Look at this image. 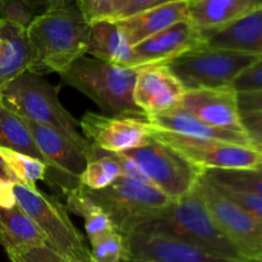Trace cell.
Returning a JSON list of instances; mask_svg holds the SVG:
<instances>
[{
	"mask_svg": "<svg viewBox=\"0 0 262 262\" xmlns=\"http://www.w3.org/2000/svg\"><path fill=\"white\" fill-rule=\"evenodd\" d=\"M13 189L17 204L42 232L49 247L77 262H91L90 248L55 197L37 187L30 188L19 183L13 184Z\"/></svg>",
	"mask_w": 262,
	"mask_h": 262,
	"instance_id": "7",
	"label": "cell"
},
{
	"mask_svg": "<svg viewBox=\"0 0 262 262\" xmlns=\"http://www.w3.org/2000/svg\"><path fill=\"white\" fill-rule=\"evenodd\" d=\"M0 154L4 158L8 168L14 176L17 183L30 188H36L38 181H45L48 176V166L42 161L31 156L14 151L0 148Z\"/></svg>",
	"mask_w": 262,
	"mask_h": 262,
	"instance_id": "29",
	"label": "cell"
},
{
	"mask_svg": "<svg viewBox=\"0 0 262 262\" xmlns=\"http://www.w3.org/2000/svg\"><path fill=\"white\" fill-rule=\"evenodd\" d=\"M13 184L14 183H12V182L0 178V207H3V209H10L17 204Z\"/></svg>",
	"mask_w": 262,
	"mask_h": 262,
	"instance_id": "38",
	"label": "cell"
},
{
	"mask_svg": "<svg viewBox=\"0 0 262 262\" xmlns=\"http://www.w3.org/2000/svg\"><path fill=\"white\" fill-rule=\"evenodd\" d=\"M187 19H189L188 0H179L114 20L133 48L165 28Z\"/></svg>",
	"mask_w": 262,
	"mask_h": 262,
	"instance_id": "17",
	"label": "cell"
},
{
	"mask_svg": "<svg viewBox=\"0 0 262 262\" xmlns=\"http://www.w3.org/2000/svg\"><path fill=\"white\" fill-rule=\"evenodd\" d=\"M124 237V262H241L159 234L130 233Z\"/></svg>",
	"mask_w": 262,
	"mask_h": 262,
	"instance_id": "13",
	"label": "cell"
},
{
	"mask_svg": "<svg viewBox=\"0 0 262 262\" xmlns=\"http://www.w3.org/2000/svg\"><path fill=\"white\" fill-rule=\"evenodd\" d=\"M81 191L101 207L122 235L135 233L156 211L171 202L163 192L145 178H135L123 174L106 188L99 191Z\"/></svg>",
	"mask_w": 262,
	"mask_h": 262,
	"instance_id": "5",
	"label": "cell"
},
{
	"mask_svg": "<svg viewBox=\"0 0 262 262\" xmlns=\"http://www.w3.org/2000/svg\"><path fill=\"white\" fill-rule=\"evenodd\" d=\"M237 92L261 91L262 90V58L256 60L250 68L246 69L233 83Z\"/></svg>",
	"mask_w": 262,
	"mask_h": 262,
	"instance_id": "32",
	"label": "cell"
},
{
	"mask_svg": "<svg viewBox=\"0 0 262 262\" xmlns=\"http://www.w3.org/2000/svg\"><path fill=\"white\" fill-rule=\"evenodd\" d=\"M42 245H46L45 235L19 205L0 207V246L8 256Z\"/></svg>",
	"mask_w": 262,
	"mask_h": 262,
	"instance_id": "23",
	"label": "cell"
},
{
	"mask_svg": "<svg viewBox=\"0 0 262 262\" xmlns=\"http://www.w3.org/2000/svg\"><path fill=\"white\" fill-rule=\"evenodd\" d=\"M217 227L235 246L245 261L253 260L262 253V224L241 205L224 193L205 173L196 184Z\"/></svg>",
	"mask_w": 262,
	"mask_h": 262,
	"instance_id": "9",
	"label": "cell"
},
{
	"mask_svg": "<svg viewBox=\"0 0 262 262\" xmlns=\"http://www.w3.org/2000/svg\"><path fill=\"white\" fill-rule=\"evenodd\" d=\"M107 3H109L110 18L112 19H117L120 15V13L123 12V9L127 7L129 0H107Z\"/></svg>",
	"mask_w": 262,
	"mask_h": 262,
	"instance_id": "39",
	"label": "cell"
},
{
	"mask_svg": "<svg viewBox=\"0 0 262 262\" xmlns=\"http://www.w3.org/2000/svg\"><path fill=\"white\" fill-rule=\"evenodd\" d=\"M74 2L77 3L90 23L100 19H112L107 0H74Z\"/></svg>",
	"mask_w": 262,
	"mask_h": 262,
	"instance_id": "35",
	"label": "cell"
},
{
	"mask_svg": "<svg viewBox=\"0 0 262 262\" xmlns=\"http://www.w3.org/2000/svg\"><path fill=\"white\" fill-rule=\"evenodd\" d=\"M0 178L5 179V181L8 182H12V183H17L14 176H13V173L9 170V168H8L7 163H5L2 154H0Z\"/></svg>",
	"mask_w": 262,
	"mask_h": 262,
	"instance_id": "40",
	"label": "cell"
},
{
	"mask_svg": "<svg viewBox=\"0 0 262 262\" xmlns=\"http://www.w3.org/2000/svg\"><path fill=\"white\" fill-rule=\"evenodd\" d=\"M91 23L74 0L32 18L26 27L32 53L28 72L36 74L66 72L86 55Z\"/></svg>",
	"mask_w": 262,
	"mask_h": 262,
	"instance_id": "1",
	"label": "cell"
},
{
	"mask_svg": "<svg viewBox=\"0 0 262 262\" xmlns=\"http://www.w3.org/2000/svg\"><path fill=\"white\" fill-rule=\"evenodd\" d=\"M173 2H179V0H129L127 7L123 9V12L120 13V15L117 19L129 17V15L136 14V13L143 12V10L151 9V8L155 7H160V5L168 4V3Z\"/></svg>",
	"mask_w": 262,
	"mask_h": 262,
	"instance_id": "36",
	"label": "cell"
},
{
	"mask_svg": "<svg viewBox=\"0 0 262 262\" xmlns=\"http://www.w3.org/2000/svg\"><path fill=\"white\" fill-rule=\"evenodd\" d=\"M0 148L31 156L45 164L26 120L2 104H0Z\"/></svg>",
	"mask_w": 262,
	"mask_h": 262,
	"instance_id": "24",
	"label": "cell"
},
{
	"mask_svg": "<svg viewBox=\"0 0 262 262\" xmlns=\"http://www.w3.org/2000/svg\"><path fill=\"white\" fill-rule=\"evenodd\" d=\"M124 174L122 159L118 154L105 152L91 146L89 161L79 178L82 188L99 191L106 188Z\"/></svg>",
	"mask_w": 262,
	"mask_h": 262,
	"instance_id": "25",
	"label": "cell"
},
{
	"mask_svg": "<svg viewBox=\"0 0 262 262\" xmlns=\"http://www.w3.org/2000/svg\"><path fill=\"white\" fill-rule=\"evenodd\" d=\"M0 53H2V38H0Z\"/></svg>",
	"mask_w": 262,
	"mask_h": 262,
	"instance_id": "42",
	"label": "cell"
},
{
	"mask_svg": "<svg viewBox=\"0 0 262 262\" xmlns=\"http://www.w3.org/2000/svg\"><path fill=\"white\" fill-rule=\"evenodd\" d=\"M262 7V0H188L189 20L201 33L219 30Z\"/></svg>",
	"mask_w": 262,
	"mask_h": 262,
	"instance_id": "20",
	"label": "cell"
},
{
	"mask_svg": "<svg viewBox=\"0 0 262 262\" xmlns=\"http://www.w3.org/2000/svg\"><path fill=\"white\" fill-rule=\"evenodd\" d=\"M86 55L119 67H133V48L127 42L114 19L91 23Z\"/></svg>",
	"mask_w": 262,
	"mask_h": 262,
	"instance_id": "21",
	"label": "cell"
},
{
	"mask_svg": "<svg viewBox=\"0 0 262 262\" xmlns=\"http://www.w3.org/2000/svg\"><path fill=\"white\" fill-rule=\"evenodd\" d=\"M205 174L216 184L262 199V165L239 170H206Z\"/></svg>",
	"mask_w": 262,
	"mask_h": 262,
	"instance_id": "27",
	"label": "cell"
},
{
	"mask_svg": "<svg viewBox=\"0 0 262 262\" xmlns=\"http://www.w3.org/2000/svg\"><path fill=\"white\" fill-rule=\"evenodd\" d=\"M0 23H2V20H0Z\"/></svg>",
	"mask_w": 262,
	"mask_h": 262,
	"instance_id": "43",
	"label": "cell"
},
{
	"mask_svg": "<svg viewBox=\"0 0 262 262\" xmlns=\"http://www.w3.org/2000/svg\"><path fill=\"white\" fill-rule=\"evenodd\" d=\"M178 109L211 127L246 133L241 119L238 92L230 87L188 90Z\"/></svg>",
	"mask_w": 262,
	"mask_h": 262,
	"instance_id": "15",
	"label": "cell"
},
{
	"mask_svg": "<svg viewBox=\"0 0 262 262\" xmlns=\"http://www.w3.org/2000/svg\"><path fill=\"white\" fill-rule=\"evenodd\" d=\"M202 46L262 58V7L219 30L202 33Z\"/></svg>",
	"mask_w": 262,
	"mask_h": 262,
	"instance_id": "18",
	"label": "cell"
},
{
	"mask_svg": "<svg viewBox=\"0 0 262 262\" xmlns=\"http://www.w3.org/2000/svg\"><path fill=\"white\" fill-rule=\"evenodd\" d=\"M83 137L99 150L123 154L151 140L146 115H104L87 112L79 120Z\"/></svg>",
	"mask_w": 262,
	"mask_h": 262,
	"instance_id": "12",
	"label": "cell"
},
{
	"mask_svg": "<svg viewBox=\"0 0 262 262\" xmlns=\"http://www.w3.org/2000/svg\"><path fill=\"white\" fill-rule=\"evenodd\" d=\"M0 87L19 74L30 71L32 53L28 42L26 26L9 20L0 23Z\"/></svg>",
	"mask_w": 262,
	"mask_h": 262,
	"instance_id": "22",
	"label": "cell"
},
{
	"mask_svg": "<svg viewBox=\"0 0 262 262\" xmlns=\"http://www.w3.org/2000/svg\"><path fill=\"white\" fill-rule=\"evenodd\" d=\"M0 104L28 122L51 127L74 142L90 146L79 122L61 105L58 91L42 76L25 72L0 87Z\"/></svg>",
	"mask_w": 262,
	"mask_h": 262,
	"instance_id": "4",
	"label": "cell"
},
{
	"mask_svg": "<svg viewBox=\"0 0 262 262\" xmlns=\"http://www.w3.org/2000/svg\"><path fill=\"white\" fill-rule=\"evenodd\" d=\"M205 176H206V174H205ZM216 186L219 187L227 196H229L233 201H235L238 205H241L243 209L247 210L256 220H258L262 224V199L253 196V194L251 193H247V192L234 191V189L227 188V187H223L220 186V184H216Z\"/></svg>",
	"mask_w": 262,
	"mask_h": 262,
	"instance_id": "33",
	"label": "cell"
},
{
	"mask_svg": "<svg viewBox=\"0 0 262 262\" xmlns=\"http://www.w3.org/2000/svg\"><path fill=\"white\" fill-rule=\"evenodd\" d=\"M186 91L168 64H155L138 68L133 100L148 117L178 109Z\"/></svg>",
	"mask_w": 262,
	"mask_h": 262,
	"instance_id": "14",
	"label": "cell"
},
{
	"mask_svg": "<svg viewBox=\"0 0 262 262\" xmlns=\"http://www.w3.org/2000/svg\"><path fill=\"white\" fill-rule=\"evenodd\" d=\"M138 68L119 67L91 56L77 59L60 76L67 86L78 90L109 115L143 114L133 100Z\"/></svg>",
	"mask_w": 262,
	"mask_h": 262,
	"instance_id": "3",
	"label": "cell"
},
{
	"mask_svg": "<svg viewBox=\"0 0 262 262\" xmlns=\"http://www.w3.org/2000/svg\"><path fill=\"white\" fill-rule=\"evenodd\" d=\"M238 105L242 112H262V90L261 91L238 92Z\"/></svg>",
	"mask_w": 262,
	"mask_h": 262,
	"instance_id": "37",
	"label": "cell"
},
{
	"mask_svg": "<svg viewBox=\"0 0 262 262\" xmlns=\"http://www.w3.org/2000/svg\"><path fill=\"white\" fill-rule=\"evenodd\" d=\"M260 56L224 49H193L168 64L184 89H220L233 86L235 79Z\"/></svg>",
	"mask_w": 262,
	"mask_h": 262,
	"instance_id": "8",
	"label": "cell"
},
{
	"mask_svg": "<svg viewBox=\"0 0 262 262\" xmlns=\"http://www.w3.org/2000/svg\"><path fill=\"white\" fill-rule=\"evenodd\" d=\"M241 119L251 145L262 152V112H242Z\"/></svg>",
	"mask_w": 262,
	"mask_h": 262,
	"instance_id": "34",
	"label": "cell"
},
{
	"mask_svg": "<svg viewBox=\"0 0 262 262\" xmlns=\"http://www.w3.org/2000/svg\"><path fill=\"white\" fill-rule=\"evenodd\" d=\"M8 258L10 262H77L53 250L48 245L37 246L17 255H10Z\"/></svg>",
	"mask_w": 262,
	"mask_h": 262,
	"instance_id": "31",
	"label": "cell"
},
{
	"mask_svg": "<svg viewBox=\"0 0 262 262\" xmlns=\"http://www.w3.org/2000/svg\"><path fill=\"white\" fill-rule=\"evenodd\" d=\"M246 262H262V253L258 256V257L253 258V260H250V261H246Z\"/></svg>",
	"mask_w": 262,
	"mask_h": 262,
	"instance_id": "41",
	"label": "cell"
},
{
	"mask_svg": "<svg viewBox=\"0 0 262 262\" xmlns=\"http://www.w3.org/2000/svg\"><path fill=\"white\" fill-rule=\"evenodd\" d=\"M120 155L171 201L188 194L205 173L176 148L152 135L147 143Z\"/></svg>",
	"mask_w": 262,
	"mask_h": 262,
	"instance_id": "6",
	"label": "cell"
},
{
	"mask_svg": "<svg viewBox=\"0 0 262 262\" xmlns=\"http://www.w3.org/2000/svg\"><path fill=\"white\" fill-rule=\"evenodd\" d=\"M202 43V33L191 20H182L133 46V67L169 64Z\"/></svg>",
	"mask_w": 262,
	"mask_h": 262,
	"instance_id": "16",
	"label": "cell"
},
{
	"mask_svg": "<svg viewBox=\"0 0 262 262\" xmlns=\"http://www.w3.org/2000/svg\"><path fill=\"white\" fill-rule=\"evenodd\" d=\"M71 0H0V20L19 23L27 27L33 17Z\"/></svg>",
	"mask_w": 262,
	"mask_h": 262,
	"instance_id": "28",
	"label": "cell"
},
{
	"mask_svg": "<svg viewBox=\"0 0 262 262\" xmlns=\"http://www.w3.org/2000/svg\"><path fill=\"white\" fill-rule=\"evenodd\" d=\"M91 262H124V237L118 230L90 241Z\"/></svg>",
	"mask_w": 262,
	"mask_h": 262,
	"instance_id": "30",
	"label": "cell"
},
{
	"mask_svg": "<svg viewBox=\"0 0 262 262\" xmlns=\"http://www.w3.org/2000/svg\"><path fill=\"white\" fill-rule=\"evenodd\" d=\"M146 120H147L148 127L154 130L173 133L182 137L196 138V140H216L252 146L246 133L232 132V130L211 127L181 109L163 113V114L148 115L146 117Z\"/></svg>",
	"mask_w": 262,
	"mask_h": 262,
	"instance_id": "19",
	"label": "cell"
},
{
	"mask_svg": "<svg viewBox=\"0 0 262 262\" xmlns=\"http://www.w3.org/2000/svg\"><path fill=\"white\" fill-rule=\"evenodd\" d=\"M67 197V206L74 214L79 215L84 220V229L90 241L99 238L115 229L114 224L106 212L97 206L91 199L86 196L81 188L69 193Z\"/></svg>",
	"mask_w": 262,
	"mask_h": 262,
	"instance_id": "26",
	"label": "cell"
},
{
	"mask_svg": "<svg viewBox=\"0 0 262 262\" xmlns=\"http://www.w3.org/2000/svg\"><path fill=\"white\" fill-rule=\"evenodd\" d=\"M135 233L165 235L223 257L246 262L212 219L196 187L188 194L156 211Z\"/></svg>",
	"mask_w": 262,
	"mask_h": 262,
	"instance_id": "2",
	"label": "cell"
},
{
	"mask_svg": "<svg viewBox=\"0 0 262 262\" xmlns=\"http://www.w3.org/2000/svg\"><path fill=\"white\" fill-rule=\"evenodd\" d=\"M26 123L48 166V184L60 189L64 196L77 191L81 187L79 178L89 161L91 145H79L51 127L28 120Z\"/></svg>",
	"mask_w": 262,
	"mask_h": 262,
	"instance_id": "10",
	"label": "cell"
},
{
	"mask_svg": "<svg viewBox=\"0 0 262 262\" xmlns=\"http://www.w3.org/2000/svg\"><path fill=\"white\" fill-rule=\"evenodd\" d=\"M151 135L176 148L205 171L239 170L262 165V152L250 145L216 140H196L154 129H151Z\"/></svg>",
	"mask_w": 262,
	"mask_h": 262,
	"instance_id": "11",
	"label": "cell"
}]
</instances>
